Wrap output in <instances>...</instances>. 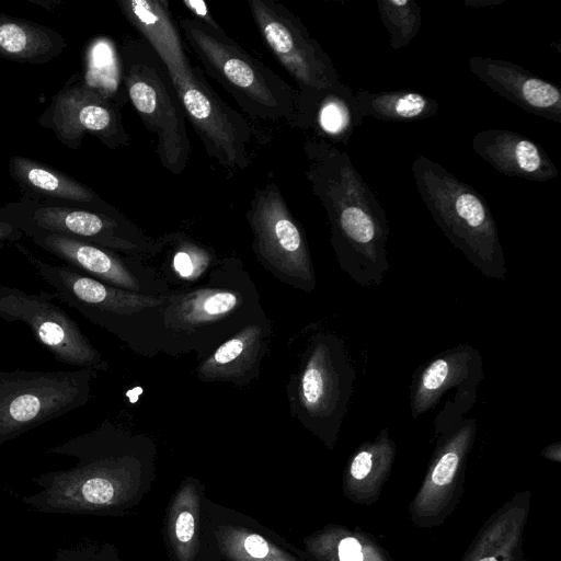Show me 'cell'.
I'll return each instance as SVG.
<instances>
[{
	"label": "cell",
	"instance_id": "1",
	"mask_svg": "<svg viewBox=\"0 0 561 561\" xmlns=\"http://www.w3.org/2000/svg\"><path fill=\"white\" fill-rule=\"evenodd\" d=\"M46 453L76 462L32 478L39 490L21 501L36 512L121 517L141 504L156 480L154 442L110 420Z\"/></svg>",
	"mask_w": 561,
	"mask_h": 561
},
{
	"label": "cell",
	"instance_id": "2",
	"mask_svg": "<svg viewBox=\"0 0 561 561\" xmlns=\"http://www.w3.org/2000/svg\"><path fill=\"white\" fill-rule=\"evenodd\" d=\"M306 179L323 206L340 268L357 285L378 286L389 271V222L347 152L319 137L304 145Z\"/></svg>",
	"mask_w": 561,
	"mask_h": 561
},
{
	"label": "cell",
	"instance_id": "3",
	"mask_svg": "<svg viewBox=\"0 0 561 561\" xmlns=\"http://www.w3.org/2000/svg\"><path fill=\"white\" fill-rule=\"evenodd\" d=\"M266 318L256 286L237 257L220 260L206 284L172 293L163 310L172 355L195 352L201 360Z\"/></svg>",
	"mask_w": 561,
	"mask_h": 561
},
{
	"label": "cell",
	"instance_id": "4",
	"mask_svg": "<svg viewBox=\"0 0 561 561\" xmlns=\"http://www.w3.org/2000/svg\"><path fill=\"white\" fill-rule=\"evenodd\" d=\"M13 247L54 289L59 301L88 321L108 331L130 350L145 356L172 355L163 310L168 296L121 289L91 278L67 265L48 263L25 245Z\"/></svg>",
	"mask_w": 561,
	"mask_h": 561
},
{
	"label": "cell",
	"instance_id": "5",
	"mask_svg": "<svg viewBox=\"0 0 561 561\" xmlns=\"http://www.w3.org/2000/svg\"><path fill=\"white\" fill-rule=\"evenodd\" d=\"M286 385L291 416L333 450L348 409L355 369L344 339L310 324Z\"/></svg>",
	"mask_w": 561,
	"mask_h": 561
},
{
	"label": "cell",
	"instance_id": "6",
	"mask_svg": "<svg viewBox=\"0 0 561 561\" xmlns=\"http://www.w3.org/2000/svg\"><path fill=\"white\" fill-rule=\"evenodd\" d=\"M180 27L204 67L252 118L286 121L300 127V98L291 87L262 61L245 51L222 30L195 19L182 18Z\"/></svg>",
	"mask_w": 561,
	"mask_h": 561
},
{
	"label": "cell",
	"instance_id": "7",
	"mask_svg": "<svg viewBox=\"0 0 561 561\" xmlns=\"http://www.w3.org/2000/svg\"><path fill=\"white\" fill-rule=\"evenodd\" d=\"M412 173L420 197L436 225L483 276L507 274L499 230L485 198L432 159L419 154Z\"/></svg>",
	"mask_w": 561,
	"mask_h": 561
},
{
	"label": "cell",
	"instance_id": "8",
	"mask_svg": "<svg viewBox=\"0 0 561 561\" xmlns=\"http://www.w3.org/2000/svg\"><path fill=\"white\" fill-rule=\"evenodd\" d=\"M122 78L145 127L156 136L161 165L180 175L190 159L185 112L169 70L145 41L121 45Z\"/></svg>",
	"mask_w": 561,
	"mask_h": 561
},
{
	"label": "cell",
	"instance_id": "9",
	"mask_svg": "<svg viewBox=\"0 0 561 561\" xmlns=\"http://www.w3.org/2000/svg\"><path fill=\"white\" fill-rule=\"evenodd\" d=\"M98 374L0 369V446L85 405Z\"/></svg>",
	"mask_w": 561,
	"mask_h": 561
},
{
	"label": "cell",
	"instance_id": "10",
	"mask_svg": "<svg viewBox=\"0 0 561 561\" xmlns=\"http://www.w3.org/2000/svg\"><path fill=\"white\" fill-rule=\"evenodd\" d=\"M0 220L25 236L56 233L141 260L156 256L161 249V239L148 236L124 215L46 205L22 196L0 207Z\"/></svg>",
	"mask_w": 561,
	"mask_h": 561
},
{
	"label": "cell",
	"instance_id": "11",
	"mask_svg": "<svg viewBox=\"0 0 561 561\" xmlns=\"http://www.w3.org/2000/svg\"><path fill=\"white\" fill-rule=\"evenodd\" d=\"M245 218L261 265L282 283L312 293L316 273L308 242L277 184L268 182L255 190Z\"/></svg>",
	"mask_w": 561,
	"mask_h": 561
},
{
	"label": "cell",
	"instance_id": "12",
	"mask_svg": "<svg viewBox=\"0 0 561 561\" xmlns=\"http://www.w3.org/2000/svg\"><path fill=\"white\" fill-rule=\"evenodd\" d=\"M58 301L55 293L0 286V320L26 324L59 363L98 373L107 370L108 362Z\"/></svg>",
	"mask_w": 561,
	"mask_h": 561
},
{
	"label": "cell",
	"instance_id": "13",
	"mask_svg": "<svg viewBox=\"0 0 561 561\" xmlns=\"http://www.w3.org/2000/svg\"><path fill=\"white\" fill-rule=\"evenodd\" d=\"M248 3L262 38L296 81L299 94L319 92L341 81L331 58L297 15L273 0Z\"/></svg>",
	"mask_w": 561,
	"mask_h": 561
},
{
	"label": "cell",
	"instance_id": "14",
	"mask_svg": "<svg viewBox=\"0 0 561 561\" xmlns=\"http://www.w3.org/2000/svg\"><path fill=\"white\" fill-rule=\"evenodd\" d=\"M173 83L207 154L225 168H248L252 140L248 121L211 89L199 68L194 67L188 79Z\"/></svg>",
	"mask_w": 561,
	"mask_h": 561
},
{
	"label": "cell",
	"instance_id": "15",
	"mask_svg": "<svg viewBox=\"0 0 561 561\" xmlns=\"http://www.w3.org/2000/svg\"><path fill=\"white\" fill-rule=\"evenodd\" d=\"M477 435V420L462 419L437 435L425 478L410 503L413 524L422 528L442 525L462 493L469 454Z\"/></svg>",
	"mask_w": 561,
	"mask_h": 561
},
{
	"label": "cell",
	"instance_id": "16",
	"mask_svg": "<svg viewBox=\"0 0 561 561\" xmlns=\"http://www.w3.org/2000/svg\"><path fill=\"white\" fill-rule=\"evenodd\" d=\"M41 126L53 130L56 138L78 150L85 134L111 149L129 144L118 107L99 90L75 75L51 98L38 118Z\"/></svg>",
	"mask_w": 561,
	"mask_h": 561
},
{
	"label": "cell",
	"instance_id": "17",
	"mask_svg": "<svg viewBox=\"0 0 561 561\" xmlns=\"http://www.w3.org/2000/svg\"><path fill=\"white\" fill-rule=\"evenodd\" d=\"M26 237L67 266L101 283L145 295L173 293L158 271L141 259L56 233L33 232Z\"/></svg>",
	"mask_w": 561,
	"mask_h": 561
},
{
	"label": "cell",
	"instance_id": "18",
	"mask_svg": "<svg viewBox=\"0 0 561 561\" xmlns=\"http://www.w3.org/2000/svg\"><path fill=\"white\" fill-rule=\"evenodd\" d=\"M482 379V355L473 346L460 344L440 352L413 374L410 385L411 416L417 419L433 410L451 391H455L465 415L476 403Z\"/></svg>",
	"mask_w": 561,
	"mask_h": 561
},
{
	"label": "cell",
	"instance_id": "19",
	"mask_svg": "<svg viewBox=\"0 0 561 561\" xmlns=\"http://www.w3.org/2000/svg\"><path fill=\"white\" fill-rule=\"evenodd\" d=\"M205 516L209 537L221 561H311L305 550L253 517L208 497Z\"/></svg>",
	"mask_w": 561,
	"mask_h": 561
},
{
	"label": "cell",
	"instance_id": "20",
	"mask_svg": "<svg viewBox=\"0 0 561 561\" xmlns=\"http://www.w3.org/2000/svg\"><path fill=\"white\" fill-rule=\"evenodd\" d=\"M206 491L201 480L185 477L170 497L163 519V542L170 561H221L205 516Z\"/></svg>",
	"mask_w": 561,
	"mask_h": 561
},
{
	"label": "cell",
	"instance_id": "21",
	"mask_svg": "<svg viewBox=\"0 0 561 561\" xmlns=\"http://www.w3.org/2000/svg\"><path fill=\"white\" fill-rule=\"evenodd\" d=\"M470 71L492 91L531 114L561 124L560 89L512 61L473 56Z\"/></svg>",
	"mask_w": 561,
	"mask_h": 561
},
{
	"label": "cell",
	"instance_id": "22",
	"mask_svg": "<svg viewBox=\"0 0 561 561\" xmlns=\"http://www.w3.org/2000/svg\"><path fill=\"white\" fill-rule=\"evenodd\" d=\"M8 168L22 197L46 205L82 208L112 216L123 215L93 190L53 167L12 156Z\"/></svg>",
	"mask_w": 561,
	"mask_h": 561
},
{
	"label": "cell",
	"instance_id": "23",
	"mask_svg": "<svg viewBox=\"0 0 561 561\" xmlns=\"http://www.w3.org/2000/svg\"><path fill=\"white\" fill-rule=\"evenodd\" d=\"M272 325L268 318L251 323L221 343L201 360L195 373L203 382H228L243 387L256 379L270 351Z\"/></svg>",
	"mask_w": 561,
	"mask_h": 561
},
{
	"label": "cell",
	"instance_id": "24",
	"mask_svg": "<svg viewBox=\"0 0 561 561\" xmlns=\"http://www.w3.org/2000/svg\"><path fill=\"white\" fill-rule=\"evenodd\" d=\"M471 145L481 159L504 175L547 182L559 174L546 150L517 131L483 129L473 136Z\"/></svg>",
	"mask_w": 561,
	"mask_h": 561
},
{
	"label": "cell",
	"instance_id": "25",
	"mask_svg": "<svg viewBox=\"0 0 561 561\" xmlns=\"http://www.w3.org/2000/svg\"><path fill=\"white\" fill-rule=\"evenodd\" d=\"M126 20L142 35L170 72L172 81L188 79L191 65L165 0H119Z\"/></svg>",
	"mask_w": 561,
	"mask_h": 561
},
{
	"label": "cell",
	"instance_id": "26",
	"mask_svg": "<svg viewBox=\"0 0 561 561\" xmlns=\"http://www.w3.org/2000/svg\"><path fill=\"white\" fill-rule=\"evenodd\" d=\"M530 492L520 491L482 525L460 561H526L523 550Z\"/></svg>",
	"mask_w": 561,
	"mask_h": 561
},
{
	"label": "cell",
	"instance_id": "27",
	"mask_svg": "<svg viewBox=\"0 0 561 561\" xmlns=\"http://www.w3.org/2000/svg\"><path fill=\"white\" fill-rule=\"evenodd\" d=\"M300 128H312L316 137L330 144L346 145L363 123L354 89L339 82L333 87L299 94Z\"/></svg>",
	"mask_w": 561,
	"mask_h": 561
},
{
	"label": "cell",
	"instance_id": "28",
	"mask_svg": "<svg viewBox=\"0 0 561 561\" xmlns=\"http://www.w3.org/2000/svg\"><path fill=\"white\" fill-rule=\"evenodd\" d=\"M396 454V443L387 427H382L373 440L362 443L345 466L342 477L344 495L357 504L369 505L378 501Z\"/></svg>",
	"mask_w": 561,
	"mask_h": 561
},
{
	"label": "cell",
	"instance_id": "29",
	"mask_svg": "<svg viewBox=\"0 0 561 561\" xmlns=\"http://www.w3.org/2000/svg\"><path fill=\"white\" fill-rule=\"evenodd\" d=\"M66 47V39L55 30L0 13V57L42 65L55 59Z\"/></svg>",
	"mask_w": 561,
	"mask_h": 561
},
{
	"label": "cell",
	"instance_id": "30",
	"mask_svg": "<svg viewBox=\"0 0 561 561\" xmlns=\"http://www.w3.org/2000/svg\"><path fill=\"white\" fill-rule=\"evenodd\" d=\"M302 543L311 561H394L370 534L344 525L328 524Z\"/></svg>",
	"mask_w": 561,
	"mask_h": 561
},
{
	"label": "cell",
	"instance_id": "31",
	"mask_svg": "<svg viewBox=\"0 0 561 561\" xmlns=\"http://www.w3.org/2000/svg\"><path fill=\"white\" fill-rule=\"evenodd\" d=\"M360 116L387 122H416L437 115L438 103L416 91L394 90L371 92L354 89Z\"/></svg>",
	"mask_w": 561,
	"mask_h": 561
},
{
	"label": "cell",
	"instance_id": "32",
	"mask_svg": "<svg viewBox=\"0 0 561 561\" xmlns=\"http://www.w3.org/2000/svg\"><path fill=\"white\" fill-rule=\"evenodd\" d=\"M160 239L161 248L167 250L160 275L168 285L169 280L194 284L208 276L220 261L210 250L180 233Z\"/></svg>",
	"mask_w": 561,
	"mask_h": 561
},
{
	"label": "cell",
	"instance_id": "33",
	"mask_svg": "<svg viewBox=\"0 0 561 561\" xmlns=\"http://www.w3.org/2000/svg\"><path fill=\"white\" fill-rule=\"evenodd\" d=\"M378 12L389 33L390 46H408L421 28V9L414 0H377Z\"/></svg>",
	"mask_w": 561,
	"mask_h": 561
},
{
	"label": "cell",
	"instance_id": "34",
	"mask_svg": "<svg viewBox=\"0 0 561 561\" xmlns=\"http://www.w3.org/2000/svg\"><path fill=\"white\" fill-rule=\"evenodd\" d=\"M48 561H122V559L114 543L87 540L58 549Z\"/></svg>",
	"mask_w": 561,
	"mask_h": 561
},
{
	"label": "cell",
	"instance_id": "35",
	"mask_svg": "<svg viewBox=\"0 0 561 561\" xmlns=\"http://www.w3.org/2000/svg\"><path fill=\"white\" fill-rule=\"evenodd\" d=\"M183 4L186 9L194 15L195 20L198 22L214 28V30H222V27L217 23V21L211 16L208 11L206 3L202 0H184Z\"/></svg>",
	"mask_w": 561,
	"mask_h": 561
},
{
	"label": "cell",
	"instance_id": "36",
	"mask_svg": "<svg viewBox=\"0 0 561 561\" xmlns=\"http://www.w3.org/2000/svg\"><path fill=\"white\" fill-rule=\"evenodd\" d=\"M23 232L12 225L0 220V249L13 245L23 237Z\"/></svg>",
	"mask_w": 561,
	"mask_h": 561
},
{
	"label": "cell",
	"instance_id": "37",
	"mask_svg": "<svg viewBox=\"0 0 561 561\" xmlns=\"http://www.w3.org/2000/svg\"><path fill=\"white\" fill-rule=\"evenodd\" d=\"M542 457L553 461H561V444L560 442L553 443L545 447L541 451Z\"/></svg>",
	"mask_w": 561,
	"mask_h": 561
}]
</instances>
